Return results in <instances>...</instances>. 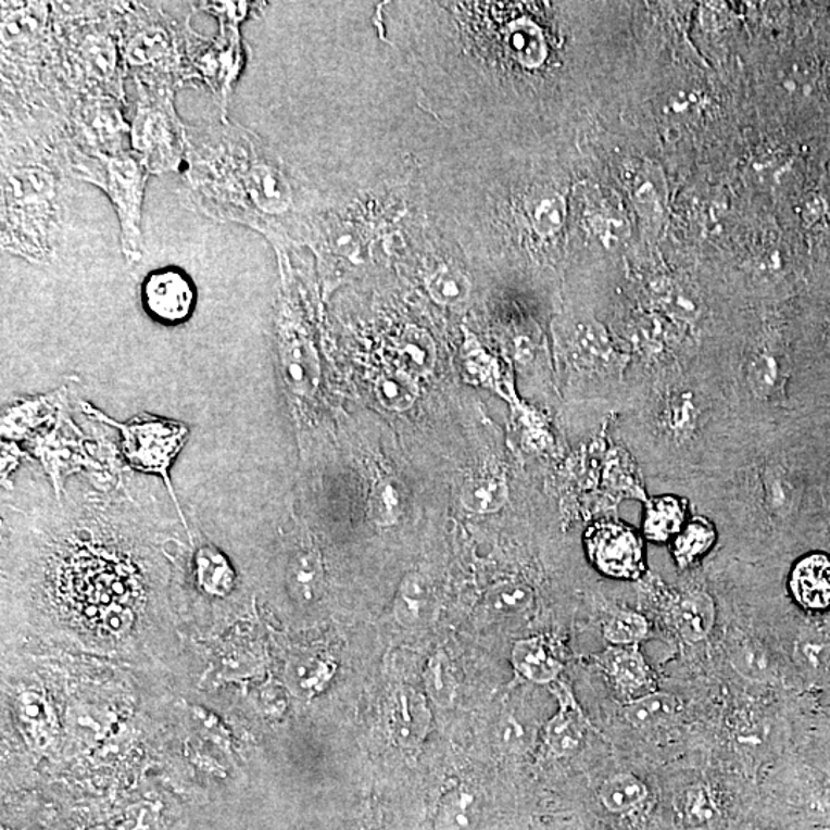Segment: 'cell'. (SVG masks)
Segmentation results:
<instances>
[{
	"label": "cell",
	"mask_w": 830,
	"mask_h": 830,
	"mask_svg": "<svg viewBox=\"0 0 830 830\" xmlns=\"http://www.w3.org/2000/svg\"><path fill=\"white\" fill-rule=\"evenodd\" d=\"M85 413L121 432V447L131 468L144 474L162 477L169 495L177 503L174 494L169 469L177 455L184 450L190 437V429L180 422L155 415L140 414L129 422H116L106 417L88 403H84Z\"/></svg>",
	"instance_id": "7a4b0ae2"
},
{
	"label": "cell",
	"mask_w": 830,
	"mask_h": 830,
	"mask_svg": "<svg viewBox=\"0 0 830 830\" xmlns=\"http://www.w3.org/2000/svg\"><path fill=\"white\" fill-rule=\"evenodd\" d=\"M84 61L88 72L96 79L105 80L114 76L116 51L109 39L90 37L84 46Z\"/></svg>",
	"instance_id": "ab89813d"
},
{
	"label": "cell",
	"mask_w": 830,
	"mask_h": 830,
	"mask_svg": "<svg viewBox=\"0 0 830 830\" xmlns=\"http://www.w3.org/2000/svg\"><path fill=\"white\" fill-rule=\"evenodd\" d=\"M728 658L732 668L746 680L763 683L769 677V659L765 647L746 633L737 632L729 637Z\"/></svg>",
	"instance_id": "83f0119b"
},
{
	"label": "cell",
	"mask_w": 830,
	"mask_h": 830,
	"mask_svg": "<svg viewBox=\"0 0 830 830\" xmlns=\"http://www.w3.org/2000/svg\"><path fill=\"white\" fill-rule=\"evenodd\" d=\"M432 725L428 700L413 688L400 687L389 704V732L406 751L420 750Z\"/></svg>",
	"instance_id": "ba28073f"
},
{
	"label": "cell",
	"mask_w": 830,
	"mask_h": 830,
	"mask_svg": "<svg viewBox=\"0 0 830 830\" xmlns=\"http://www.w3.org/2000/svg\"><path fill=\"white\" fill-rule=\"evenodd\" d=\"M50 403L43 400H29L27 403L17 405L9 415L3 417V432L16 428L17 431L33 428V426L42 424L50 417Z\"/></svg>",
	"instance_id": "7bdbcfd3"
},
{
	"label": "cell",
	"mask_w": 830,
	"mask_h": 830,
	"mask_svg": "<svg viewBox=\"0 0 830 830\" xmlns=\"http://www.w3.org/2000/svg\"><path fill=\"white\" fill-rule=\"evenodd\" d=\"M247 185L251 199L265 213H284L291 205L288 181L273 166L255 163L248 173Z\"/></svg>",
	"instance_id": "603a6c76"
},
{
	"label": "cell",
	"mask_w": 830,
	"mask_h": 830,
	"mask_svg": "<svg viewBox=\"0 0 830 830\" xmlns=\"http://www.w3.org/2000/svg\"><path fill=\"white\" fill-rule=\"evenodd\" d=\"M281 370L288 388L300 398H313L320 383L316 350L305 339H291L280 348Z\"/></svg>",
	"instance_id": "2e32d148"
},
{
	"label": "cell",
	"mask_w": 830,
	"mask_h": 830,
	"mask_svg": "<svg viewBox=\"0 0 830 830\" xmlns=\"http://www.w3.org/2000/svg\"><path fill=\"white\" fill-rule=\"evenodd\" d=\"M46 21V10L35 7V9L18 10L11 14L3 24L2 39L9 42L16 40H27L39 33Z\"/></svg>",
	"instance_id": "b9f144b4"
},
{
	"label": "cell",
	"mask_w": 830,
	"mask_h": 830,
	"mask_svg": "<svg viewBox=\"0 0 830 830\" xmlns=\"http://www.w3.org/2000/svg\"><path fill=\"white\" fill-rule=\"evenodd\" d=\"M632 443L651 477L691 492L717 466L747 418L720 368L674 363L636 377Z\"/></svg>",
	"instance_id": "6da1fadb"
},
{
	"label": "cell",
	"mask_w": 830,
	"mask_h": 830,
	"mask_svg": "<svg viewBox=\"0 0 830 830\" xmlns=\"http://www.w3.org/2000/svg\"><path fill=\"white\" fill-rule=\"evenodd\" d=\"M133 147L139 151L140 161L154 173L176 169L184 150L180 122L172 103L161 98L140 100L137 116L131 125Z\"/></svg>",
	"instance_id": "3957f363"
},
{
	"label": "cell",
	"mask_w": 830,
	"mask_h": 830,
	"mask_svg": "<svg viewBox=\"0 0 830 830\" xmlns=\"http://www.w3.org/2000/svg\"><path fill=\"white\" fill-rule=\"evenodd\" d=\"M533 229L540 236H554L566 221V202L557 192L540 196L529 203Z\"/></svg>",
	"instance_id": "74e56055"
},
{
	"label": "cell",
	"mask_w": 830,
	"mask_h": 830,
	"mask_svg": "<svg viewBox=\"0 0 830 830\" xmlns=\"http://www.w3.org/2000/svg\"><path fill=\"white\" fill-rule=\"evenodd\" d=\"M418 392L417 379L398 368L380 374L376 380V398L392 413L411 410L417 402Z\"/></svg>",
	"instance_id": "f546056e"
},
{
	"label": "cell",
	"mask_w": 830,
	"mask_h": 830,
	"mask_svg": "<svg viewBox=\"0 0 830 830\" xmlns=\"http://www.w3.org/2000/svg\"><path fill=\"white\" fill-rule=\"evenodd\" d=\"M398 369L415 377H426L437 363V348L431 335L417 326H407L391 348Z\"/></svg>",
	"instance_id": "d6986e66"
},
{
	"label": "cell",
	"mask_w": 830,
	"mask_h": 830,
	"mask_svg": "<svg viewBox=\"0 0 830 830\" xmlns=\"http://www.w3.org/2000/svg\"><path fill=\"white\" fill-rule=\"evenodd\" d=\"M499 746L510 754L521 755L532 750L539 737V726L524 707L511 706L503 710L495 726Z\"/></svg>",
	"instance_id": "d4e9b609"
},
{
	"label": "cell",
	"mask_w": 830,
	"mask_h": 830,
	"mask_svg": "<svg viewBox=\"0 0 830 830\" xmlns=\"http://www.w3.org/2000/svg\"><path fill=\"white\" fill-rule=\"evenodd\" d=\"M196 580L206 594L225 596L235 588V570L228 558L213 546L200 548L194 559Z\"/></svg>",
	"instance_id": "4316f807"
},
{
	"label": "cell",
	"mask_w": 830,
	"mask_h": 830,
	"mask_svg": "<svg viewBox=\"0 0 830 830\" xmlns=\"http://www.w3.org/2000/svg\"><path fill=\"white\" fill-rule=\"evenodd\" d=\"M288 588L300 603L316 602L324 591V568L314 551H299L288 565Z\"/></svg>",
	"instance_id": "484cf974"
},
{
	"label": "cell",
	"mask_w": 830,
	"mask_h": 830,
	"mask_svg": "<svg viewBox=\"0 0 830 830\" xmlns=\"http://www.w3.org/2000/svg\"><path fill=\"white\" fill-rule=\"evenodd\" d=\"M603 633L614 646H639L650 633V621L639 613L621 611L606 621Z\"/></svg>",
	"instance_id": "8d00e7d4"
},
{
	"label": "cell",
	"mask_w": 830,
	"mask_h": 830,
	"mask_svg": "<svg viewBox=\"0 0 830 830\" xmlns=\"http://www.w3.org/2000/svg\"><path fill=\"white\" fill-rule=\"evenodd\" d=\"M99 154L100 161L105 165V187L116 205L118 221H121L124 251L129 257H139L140 242H142L140 214H142L147 166L133 155L117 154L111 158V155Z\"/></svg>",
	"instance_id": "5b68a950"
},
{
	"label": "cell",
	"mask_w": 830,
	"mask_h": 830,
	"mask_svg": "<svg viewBox=\"0 0 830 830\" xmlns=\"http://www.w3.org/2000/svg\"><path fill=\"white\" fill-rule=\"evenodd\" d=\"M510 500L506 477L500 473H481L469 477L461 489L463 510L470 514L487 515L499 513Z\"/></svg>",
	"instance_id": "44dd1931"
},
{
	"label": "cell",
	"mask_w": 830,
	"mask_h": 830,
	"mask_svg": "<svg viewBox=\"0 0 830 830\" xmlns=\"http://www.w3.org/2000/svg\"><path fill=\"white\" fill-rule=\"evenodd\" d=\"M584 548L592 565L603 576L637 581L646 574L644 537L631 525L599 521L584 532Z\"/></svg>",
	"instance_id": "277c9868"
},
{
	"label": "cell",
	"mask_w": 830,
	"mask_h": 830,
	"mask_svg": "<svg viewBox=\"0 0 830 830\" xmlns=\"http://www.w3.org/2000/svg\"><path fill=\"white\" fill-rule=\"evenodd\" d=\"M73 425L62 424L48 433L46 440L37 447L36 454L46 463L47 470L53 477L54 485H61L62 473L72 470L85 465L87 457L81 450L80 440L72 436Z\"/></svg>",
	"instance_id": "ffe728a7"
},
{
	"label": "cell",
	"mask_w": 830,
	"mask_h": 830,
	"mask_svg": "<svg viewBox=\"0 0 830 830\" xmlns=\"http://www.w3.org/2000/svg\"><path fill=\"white\" fill-rule=\"evenodd\" d=\"M689 507L691 500L674 492L647 496L641 518L644 539L655 544H670L691 518Z\"/></svg>",
	"instance_id": "8fae6325"
},
{
	"label": "cell",
	"mask_w": 830,
	"mask_h": 830,
	"mask_svg": "<svg viewBox=\"0 0 830 830\" xmlns=\"http://www.w3.org/2000/svg\"><path fill=\"white\" fill-rule=\"evenodd\" d=\"M680 702L666 692H651L626 704L625 715L637 731L651 732L670 725L680 714Z\"/></svg>",
	"instance_id": "7402d4cb"
},
{
	"label": "cell",
	"mask_w": 830,
	"mask_h": 830,
	"mask_svg": "<svg viewBox=\"0 0 830 830\" xmlns=\"http://www.w3.org/2000/svg\"><path fill=\"white\" fill-rule=\"evenodd\" d=\"M670 620L681 639L696 643L714 629L715 603L713 596L702 589H688L674 596L669 605Z\"/></svg>",
	"instance_id": "4fadbf2b"
},
{
	"label": "cell",
	"mask_w": 830,
	"mask_h": 830,
	"mask_svg": "<svg viewBox=\"0 0 830 830\" xmlns=\"http://www.w3.org/2000/svg\"><path fill=\"white\" fill-rule=\"evenodd\" d=\"M402 514V487L391 477L377 480L369 494L370 520L381 528H389L398 524Z\"/></svg>",
	"instance_id": "d590c367"
},
{
	"label": "cell",
	"mask_w": 830,
	"mask_h": 830,
	"mask_svg": "<svg viewBox=\"0 0 830 830\" xmlns=\"http://www.w3.org/2000/svg\"><path fill=\"white\" fill-rule=\"evenodd\" d=\"M80 117L85 133L90 136L92 142L100 144L105 150L113 151L125 133L131 135V129H128V125L122 121L116 106L111 105L105 100L92 102L85 106Z\"/></svg>",
	"instance_id": "cb8c5ba5"
},
{
	"label": "cell",
	"mask_w": 830,
	"mask_h": 830,
	"mask_svg": "<svg viewBox=\"0 0 830 830\" xmlns=\"http://www.w3.org/2000/svg\"><path fill=\"white\" fill-rule=\"evenodd\" d=\"M142 302L144 311L158 324H185L194 313V284L181 269H155L143 281Z\"/></svg>",
	"instance_id": "8992f818"
},
{
	"label": "cell",
	"mask_w": 830,
	"mask_h": 830,
	"mask_svg": "<svg viewBox=\"0 0 830 830\" xmlns=\"http://www.w3.org/2000/svg\"><path fill=\"white\" fill-rule=\"evenodd\" d=\"M615 694L626 704L657 691V680L639 646H614L600 658Z\"/></svg>",
	"instance_id": "52a82bcc"
},
{
	"label": "cell",
	"mask_w": 830,
	"mask_h": 830,
	"mask_svg": "<svg viewBox=\"0 0 830 830\" xmlns=\"http://www.w3.org/2000/svg\"><path fill=\"white\" fill-rule=\"evenodd\" d=\"M532 588L520 580L499 581L485 595L488 613L494 614L496 617H513V615L524 614L532 606Z\"/></svg>",
	"instance_id": "d6a6232c"
},
{
	"label": "cell",
	"mask_w": 830,
	"mask_h": 830,
	"mask_svg": "<svg viewBox=\"0 0 830 830\" xmlns=\"http://www.w3.org/2000/svg\"><path fill=\"white\" fill-rule=\"evenodd\" d=\"M479 798L469 789L458 788L443 796L439 807L440 830H469L479 820Z\"/></svg>",
	"instance_id": "4dcf8cb0"
},
{
	"label": "cell",
	"mask_w": 830,
	"mask_h": 830,
	"mask_svg": "<svg viewBox=\"0 0 830 830\" xmlns=\"http://www.w3.org/2000/svg\"><path fill=\"white\" fill-rule=\"evenodd\" d=\"M510 53L528 68L542 65L546 58V43L540 28L531 21H518L506 32Z\"/></svg>",
	"instance_id": "1f68e13d"
},
{
	"label": "cell",
	"mask_w": 830,
	"mask_h": 830,
	"mask_svg": "<svg viewBox=\"0 0 830 830\" xmlns=\"http://www.w3.org/2000/svg\"><path fill=\"white\" fill-rule=\"evenodd\" d=\"M511 662L518 677L533 684L557 683L563 662L552 641L544 637H531L515 641Z\"/></svg>",
	"instance_id": "5bb4252c"
},
{
	"label": "cell",
	"mask_w": 830,
	"mask_h": 830,
	"mask_svg": "<svg viewBox=\"0 0 830 830\" xmlns=\"http://www.w3.org/2000/svg\"><path fill=\"white\" fill-rule=\"evenodd\" d=\"M792 595L803 607L822 611L830 607V557L807 555L794 566L789 580Z\"/></svg>",
	"instance_id": "9a60e30c"
},
{
	"label": "cell",
	"mask_w": 830,
	"mask_h": 830,
	"mask_svg": "<svg viewBox=\"0 0 830 830\" xmlns=\"http://www.w3.org/2000/svg\"><path fill=\"white\" fill-rule=\"evenodd\" d=\"M395 621L407 629H425L436 621L439 599L432 581L422 573H410L400 581L392 602Z\"/></svg>",
	"instance_id": "9c48e42d"
},
{
	"label": "cell",
	"mask_w": 830,
	"mask_h": 830,
	"mask_svg": "<svg viewBox=\"0 0 830 830\" xmlns=\"http://www.w3.org/2000/svg\"><path fill=\"white\" fill-rule=\"evenodd\" d=\"M651 798L647 784L633 774L607 778L599 789V802L615 817L631 818L641 814Z\"/></svg>",
	"instance_id": "ac0fdd59"
},
{
	"label": "cell",
	"mask_w": 830,
	"mask_h": 830,
	"mask_svg": "<svg viewBox=\"0 0 830 830\" xmlns=\"http://www.w3.org/2000/svg\"><path fill=\"white\" fill-rule=\"evenodd\" d=\"M332 244L339 254L347 255V257H354L361 250V239H359L357 232L352 228L351 231H347L344 228H340L339 232L332 235Z\"/></svg>",
	"instance_id": "f6af8a7d"
},
{
	"label": "cell",
	"mask_w": 830,
	"mask_h": 830,
	"mask_svg": "<svg viewBox=\"0 0 830 830\" xmlns=\"http://www.w3.org/2000/svg\"><path fill=\"white\" fill-rule=\"evenodd\" d=\"M632 192L636 205L640 208L641 213L652 216L662 211L663 181L652 169L643 168L636 174Z\"/></svg>",
	"instance_id": "60d3db41"
},
{
	"label": "cell",
	"mask_w": 830,
	"mask_h": 830,
	"mask_svg": "<svg viewBox=\"0 0 830 830\" xmlns=\"http://www.w3.org/2000/svg\"><path fill=\"white\" fill-rule=\"evenodd\" d=\"M426 289L433 302L443 306H457L469 299L473 284L469 277L454 266L443 265L429 274Z\"/></svg>",
	"instance_id": "836d02e7"
},
{
	"label": "cell",
	"mask_w": 830,
	"mask_h": 830,
	"mask_svg": "<svg viewBox=\"0 0 830 830\" xmlns=\"http://www.w3.org/2000/svg\"><path fill=\"white\" fill-rule=\"evenodd\" d=\"M574 351L581 361L591 365L605 363L606 366H615L618 355L614 354L613 344L607 339L605 329L595 322H587L576 326L573 336Z\"/></svg>",
	"instance_id": "e575fe53"
},
{
	"label": "cell",
	"mask_w": 830,
	"mask_h": 830,
	"mask_svg": "<svg viewBox=\"0 0 830 830\" xmlns=\"http://www.w3.org/2000/svg\"><path fill=\"white\" fill-rule=\"evenodd\" d=\"M162 48H165V40L161 33H153V35L137 36L136 40H133L131 51H128V58H131L133 62L137 64H144V62L151 61L154 54L161 53Z\"/></svg>",
	"instance_id": "ee69618b"
},
{
	"label": "cell",
	"mask_w": 830,
	"mask_h": 830,
	"mask_svg": "<svg viewBox=\"0 0 830 830\" xmlns=\"http://www.w3.org/2000/svg\"><path fill=\"white\" fill-rule=\"evenodd\" d=\"M555 688L558 710L544 726L543 740L555 757H573L587 739L588 720L568 689L559 684Z\"/></svg>",
	"instance_id": "30bf717a"
},
{
	"label": "cell",
	"mask_w": 830,
	"mask_h": 830,
	"mask_svg": "<svg viewBox=\"0 0 830 830\" xmlns=\"http://www.w3.org/2000/svg\"><path fill=\"white\" fill-rule=\"evenodd\" d=\"M717 540V525L707 515H694L670 542V554L678 568L692 569L710 554Z\"/></svg>",
	"instance_id": "e0dca14e"
},
{
	"label": "cell",
	"mask_w": 830,
	"mask_h": 830,
	"mask_svg": "<svg viewBox=\"0 0 830 830\" xmlns=\"http://www.w3.org/2000/svg\"><path fill=\"white\" fill-rule=\"evenodd\" d=\"M677 820L684 830H725L728 810L713 785H689L677 802Z\"/></svg>",
	"instance_id": "7c38bea8"
},
{
	"label": "cell",
	"mask_w": 830,
	"mask_h": 830,
	"mask_svg": "<svg viewBox=\"0 0 830 830\" xmlns=\"http://www.w3.org/2000/svg\"><path fill=\"white\" fill-rule=\"evenodd\" d=\"M335 674V665L328 658L310 655L299 658L292 668V680L299 692L306 695L317 694L328 684Z\"/></svg>",
	"instance_id": "f35d334b"
},
{
	"label": "cell",
	"mask_w": 830,
	"mask_h": 830,
	"mask_svg": "<svg viewBox=\"0 0 830 830\" xmlns=\"http://www.w3.org/2000/svg\"><path fill=\"white\" fill-rule=\"evenodd\" d=\"M426 696L436 706L450 709L457 700L458 683L451 659L439 651L428 659L424 672Z\"/></svg>",
	"instance_id": "f1b7e54d"
}]
</instances>
